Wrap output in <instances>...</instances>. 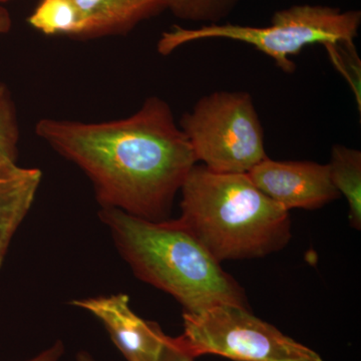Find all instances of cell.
<instances>
[{
	"label": "cell",
	"instance_id": "1",
	"mask_svg": "<svg viewBox=\"0 0 361 361\" xmlns=\"http://www.w3.org/2000/svg\"><path fill=\"white\" fill-rule=\"evenodd\" d=\"M35 130L87 176L102 208L153 222L168 220L197 164L170 104L158 96L127 118L99 123L44 118Z\"/></svg>",
	"mask_w": 361,
	"mask_h": 361
},
{
	"label": "cell",
	"instance_id": "16",
	"mask_svg": "<svg viewBox=\"0 0 361 361\" xmlns=\"http://www.w3.org/2000/svg\"><path fill=\"white\" fill-rule=\"evenodd\" d=\"M195 358L180 336H167L157 361H194Z\"/></svg>",
	"mask_w": 361,
	"mask_h": 361
},
{
	"label": "cell",
	"instance_id": "5",
	"mask_svg": "<svg viewBox=\"0 0 361 361\" xmlns=\"http://www.w3.org/2000/svg\"><path fill=\"white\" fill-rule=\"evenodd\" d=\"M179 126L196 161L213 172L248 174L268 158L262 125L248 92L220 90L202 97Z\"/></svg>",
	"mask_w": 361,
	"mask_h": 361
},
{
	"label": "cell",
	"instance_id": "15",
	"mask_svg": "<svg viewBox=\"0 0 361 361\" xmlns=\"http://www.w3.org/2000/svg\"><path fill=\"white\" fill-rule=\"evenodd\" d=\"M329 58L341 71L342 75L348 80L355 94L358 106L361 104V73L360 59L353 42H338L324 45Z\"/></svg>",
	"mask_w": 361,
	"mask_h": 361
},
{
	"label": "cell",
	"instance_id": "20",
	"mask_svg": "<svg viewBox=\"0 0 361 361\" xmlns=\"http://www.w3.org/2000/svg\"><path fill=\"white\" fill-rule=\"evenodd\" d=\"M2 1H4V0H0V2H2Z\"/></svg>",
	"mask_w": 361,
	"mask_h": 361
},
{
	"label": "cell",
	"instance_id": "7",
	"mask_svg": "<svg viewBox=\"0 0 361 361\" xmlns=\"http://www.w3.org/2000/svg\"><path fill=\"white\" fill-rule=\"evenodd\" d=\"M248 176L261 192L286 211L316 210L341 197L330 177L329 164L266 158Z\"/></svg>",
	"mask_w": 361,
	"mask_h": 361
},
{
	"label": "cell",
	"instance_id": "12",
	"mask_svg": "<svg viewBox=\"0 0 361 361\" xmlns=\"http://www.w3.org/2000/svg\"><path fill=\"white\" fill-rule=\"evenodd\" d=\"M27 21L35 30L47 35L84 37V16L73 0H40Z\"/></svg>",
	"mask_w": 361,
	"mask_h": 361
},
{
	"label": "cell",
	"instance_id": "10",
	"mask_svg": "<svg viewBox=\"0 0 361 361\" xmlns=\"http://www.w3.org/2000/svg\"><path fill=\"white\" fill-rule=\"evenodd\" d=\"M84 16L82 39L123 35L166 11L168 0H73Z\"/></svg>",
	"mask_w": 361,
	"mask_h": 361
},
{
	"label": "cell",
	"instance_id": "6",
	"mask_svg": "<svg viewBox=\"0 0 361 361\" xmlns=\"http://www.w3.org/2000/svg\"><path fill=\"white\" fill-rule=\"evenodd\" d=\"M180 338L195 356L213 355L234 361H324L316 351L285 336L247 307L219 304L184 312Z\"/></svg>",
	"mask_w": 361,
	"mask_h": 361
},
{
	"label": "cell",
	"instance_id": "4",
	"mask_svg": "<svg viewBox=\"0 0 361 361\" xmlns=\"http://www.w3.org/2000/svg\"><path fill=\"white\" fill-rule=\"evenodd\" d=\"M361 23L360 11H342L337 7L297 4L273 14L267 26L217 23L185 28L175 25L161 33L157 51L168 56L190 42L202 39L235 40L252 45L274 61L284 73H294L290 56H298L310 44L353 42Z\"/></svg>",
	"mask_w": 361,
	"mask_h": 361
},
{
	"label": "cell",
	"instance_id": "14",
	"mask_svg": "<svg viewBox=\"0 0 361 361\" xmlns=\"http://www.w3.org/2000/svg\"><path fill=\"white\" fill-rule=\"evenodd\" d=\"M20 142L18 109L11 90L0 80V164L16 163Z\"/></svg>",
	"mask_w": 361,
	"mask_h": 361
},
{
	"label": "cell",
	"instance_id": "18",
	"mask_svg": "<svg viewBox=\"0 0 361 361\" xmlns=\"http://www.w3.org/2000/svg\"><path fill=\"white\" fill-rule=\"evenodd\" d=\"M13 28V18L6 7L0 2V39L8 35Z\"/></svg>",
	"mask_w": 361,
	"mask_h": 361
},
{
	"label": "cell",
	"instance_id": "8",
	"mask_svg": "<svg viewBox=\"0 0 361 361\" xmlns=\"http://www.w3.org/2000/svg\"><path fill=\"white\" fill-rule=\"evenodd\" d=\"M101 320L128 361H157L168 336L158 323L135 314L123 293L77 299L71 302Z\"/></svg>",
	"mask_w": 361,
	"mask_h": 361
},
{
	"label": "cell",
	"instance_id": "9",
	"mask_svg": "<svg viewBox=\"0 0 361 361\" xmlns=\"http://www.w3.org/2000/svg\"><path fill=\"white\" fill-rule=\"evenodd\" d=\"M42 180L37 168L0 164V269L21 223L35 203Z\"/></svg>",
	"mask_w": 361,
	"mask_h": 361
},
{
	"label": "cell",
	"instance_id": "19",
	"mask_svg": "<svg viewBox=\"0 0 361 361\" xmlns=\"http://www.w3.org/2000/svg\"><path fill=\"white\" fill-rule=\"evenodd\" d=\"M75 361H96L87 351H80L75 356Z\"/></svg>",
	"mask_w": 361,
	"mask_h": 361
},
{
	"label": "cell",
	"instance_id": "3",
	"mask_svg": "<svg viewBox=\"0 0 361 361\" xmlns=\"http://www.w3.org/2000/svg\"><path fill=\"white\" fill-rule=\"evenodd\" d=\"M99 217L135 274L174 297L184 312L219 304L248 308L238 282L177 220L153 222L113 208H102Z\"/></svg>",
	"mask_w": 361,
	"mask_h": 361
},
{
	"label": "cell",
	"instance_id": "17",
	"mask_svg": "<svg viewBox=\"0 0 361 361\" xmlns=\"http://www.w3.org/2000/svg\"><path fill=\"white\" fill-rule=\"evenodd\" d=\"M65 353V345L63 342L58 341L51 346L40 353L39 355L25 361H59Z\"/></svg>",
	"mask_w": 361,
	"mask_h": 361
},
{
	"label": "cell",
	"instance_id": "2",
	"mask_svg": "<svg viewBox=\"0 0 361 361\" xmlns=\"http://www.w3.org/2000/svg\"><path fill=\"white\" fill-rule=\"evenodd\" d=\"M180 192L178 223L218 262L265 257L290 241L288 211L248 174L216 173L196 164Z\"/></svg>",
	"mask_w": 361,
	"mask_h": 361
},
{
	"label": "cell",
	"instance_id": "13",
	"mask_svg": "<svg viewBox=\"0 0 361 361\" xmlns=\"http://www.w3.org/2000/svg\"><path fill=\"white\" fill-rule=\"evenodd\" d=\"M240 0H168L167 9L180 20L203 23H222L238 6Z\"/></svg>",
	"mask_w": 361,
	"mask_h": 361
},
{
	"label": "cell",
	"instance_id": "11",
	"mask_svg": "<svg viewBox=\"0 0 361 361\" xmlns=\"http://www.w3.org/2000/svg\"><path fill=\"white\" fill-rule=\"evenodd\" d=\"M329 166L334 187L348 202L351 227L360 230L361 152L343 145H334Z\"/></svg>",
	"mask_w": 361,
	"mask_h": 361
}]
</instances>
